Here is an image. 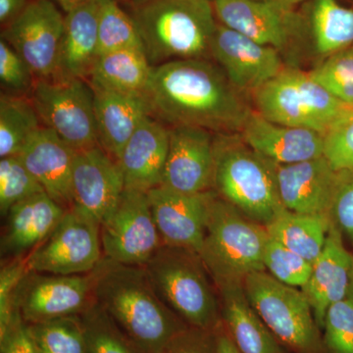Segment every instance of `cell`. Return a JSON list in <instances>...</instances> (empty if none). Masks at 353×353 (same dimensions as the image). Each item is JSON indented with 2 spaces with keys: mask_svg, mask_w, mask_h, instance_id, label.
Here are the masks:
<instances>
[{
  "mask_svg": "<svg viewBox=\"0 0 353 353\" xmlns=\"http://www.w3.org/2000/svg\"><path fill=\"white\" fill-rule=\"evenodd\" d=\"M243 94L218 65L185 59L153 67L146 97L152 117L167 127L234 134H241L253 112Z\"/></svg>",
  "mask_w": 353,
  "mask_h": 353,
  "instance_id": "6da1fadb",
  "label": "cell"
},
{
  "mask_svg": "<svg viewBox=\"0 0 353 353\" xmlns=\"http://www.w3.org/2000/svg\"><path fill=\"white\" fill-rule=\"evenodd\" d=\"M94 301L115 321L139 353H163L188 325L158 296L143 266L103 256L94 269Z\"/></svg>",
  "mask_w": 353,
  "mask_h": 353,
  "instance_id": "7a4b0ae2",
  "label": "cell"
},
{
  "mask_svg": "<svg viewBox=\"0 0 353 353\" xmlns=\"http://www.w3.org/2000/svg\"><path fill=\"white\" fill-rule=\"evenodd\" d=\"M132 17L153 67L211 58L217 29L212 0H152L132 9Z\"/></svg>",
  "mask_w": 353,
  "mask_h": 353,
  "instance_id": "3957f363",
  "label": "cell"
},
{
  "mask_svg": "<svg viewBox=\"0 0 353 353\" xmlns=\"http://www.w3.org/2000/svg\"><path fill=\"white\" fill-rule=\"evenodd\" d=\"M143 267L158 296L188 326L223 328L217 288L199 254L162 245Z\"/></svg>",
  "mask_w": 353,
  "mask_h": 353,
  "instance_id": "277c9868",
  "label": "cell"
},
{
  "mask_svg": "<svg viewBox=\"0 0 353 353\" xmlns=\"http://www.w3.org/2000/svg\"><path fill=\"white\" fill-rule=\"evenodd\" d=\"M216 194L266 226L283 208L271 162L246 145L240 134H216Z\"/></svg>",
  "mask_w": 353,
  "mask_h": 353,
  "instance_id": "5b68a950",
  "label": "cell"
},
{
  "mask_svg": "<svg viewBox=\"0 0 353 353\" xmlns=\"http://www.w3.org/2000/svg\"><path fill=\"white\" fill-rule=\"evenodd\" d=\"M266 227L243 215L219 196L211 204L205 239L199 256L214 283L243 282L265 271Z\"/></svg>",
  "mask_w": 353,
  "mask_h": 353,
  "instance_id": "8992f818",
  "label": "cell"
},
{
  "mask_svg": "<svg viewBox=\"0 0 353 353\" xmlns=\"http://www.w3.org/2000/svg\"><path fill=\"white\" fill-rule=\"evenodd\" d=\"M256 112L285 126L326 134L348 108L316 83L308 72L285 68L253 92Z\"/></svg>",
  "mask_w": 353,
  "mask_h": 353,
  "instance_id": "52a82bcc",
  "label": "cell"
},
{
  "mask_svg": "<svg viewBox=\"0 0 353 353\" xmlns=\"http://www.w3.org/2000/svg\"><path fill=\"white\" fill-rule=\"evenodd\" d=\"M243 287L279 343L292 353H324L321 329L303 290L279 282L266 271L248 275Z\"/></svg>",
  "mask_w": 353,
  "mask_h": 353,
  "instance_id": "ba28073f",
  "label": "cell"
},
{
  "mask_svg": "<svg viewBox=\"0 0 353 353\" xmlns=\"http://www.w3.org/2000/svg\"><path fill=\"white\" fill-rule=\"evenodd\" d=\"M43 127L78 152L99 145L94 94L80 79H41L30 97Z\"/></svg>",
  "mask_w": 353,
  "mask_h": 353,
  "instance_id": "9c48e42d",
  "label": "cell"
},
{
  "mask_svg": "<svg viewBox=\"0 0 353 353\" xmlns=\"http://www.w3.org/2000/svg\"><path fill=\"white\" fill-rule=\"evenodd\" d=\"M103 259L101 225L69 209L50 236L27 255L29 271L52 275H83Z\"/></svg>",
  "mask_w": 353,
  "mask_h": 353,
  "instance_id": "30bf717a",
  "label": "cell"
},
{
  "mask_svg": "<svg viewBox=\"0 0 353 353\" xmlns=\"http://www.w3.org/2000/svg\"><path fill=\"white\" fill-rule=\"evenodd\" d=\"M102 252L117 263L145 266L163 245L148 192L125 189L112 214L101 225Z\"/></svg>",
  "mask_w": 353,
  "mask_h": 353,
  "instance_id": "8fae6325",
  "label": "cell"
},
{
  "mask_svg": "<svg viewBox=\"0 0 353 353\" xmlns=\"http://www.w3.org/2000/svg\"><path fill=\"white\" fill-rule=\"evenodd\" d=\"M94 272L52 275L28 271L16 290L14 307L27 324L79 316L94 303Z\"/></svg>",
  "mask_w": 353,
  "mask_h": 353,
  "instance_id": "7c38bea8",
  "label": "cell"
},
{
  "mask_svg": "<svg viewBox=\"0 0 353 353\" xmlns=\"http://www.w3.org/2000/svg\"><path fill=\"white\" fill-rule=\"evenodd\" d=\"M50 0H32L17 19L1 29V39L29 65L38 80L57 73L65 15Z\"/></svg>",
  "mask_w": 353,
  "mask_h": 353,
  "instance_id": "4fadbf2b",
  "label": "cell"
},
{
  "mask_svg": "<svg viewBox=\"0 0 353 353\" xmlns=\"http://www.w3.org/2000/svg\"><path fill=\"white\" fill-rule=\"evenodd\" d=\"M272 166L283 208L301 214L330 216L341 185L352 173L336 170L325 157Z\"/></svg>",
  "mask_w": 353,
  "mask_h": 353,
  "instance_id": "5bb4252c",
  "label": "cell"
},
{
  "mask_svg": "<svg viewBox=\"0 0 353 353\" xmlns=\"http://www.w3.org/2000/svg\"><path fill=\"white\" fill-rule=\"evenodd\" d=\"M153 219L163 245L201 253L214 190L201 194H182L166 188L148 192Z\"/></svg>",
  "mask_w": 353,
  "mask_h": 353,
  "instance_id": "9a60e30c",
  "label": "cell"
},
{
  "mask_svg": "<svg viewBox=\"0 0 353 353\" xmlns=\"http://www.w3.org/2000/svg\"><path fill=\"white\" fill-rule=\"evenodd\" d=\"M214 139L213 132L201 128H169L168 155L160 185L189 194L212 190L215 174Z\"/></svg>",
  "mask_w": 353,
  "mask_h": 353,
  "instance_id": "2e32d148",
  "label": "cell"
},
{
  "mask_svg": "<svg viewBox=\"0 0 353 353\" xmlns=\"http://www.w3.org/2000/svg\"><path fill=\"white\" fill-rule=\"evenodd\" d=\"M211 58L234 88L254 92L285 69L280 51L218 23Z\"/></svg>",
  "mask_w": 353,
  "mask_h": 353,
  "instance_id": "e0dca14e",
  "label": "cell"
},
{
  "mask_svg": "<svg viewBox=\"0 0 353 353\" xmlns=\"http://www.w3.org/2000/svg\"><path fill=\"white\" fill-rule=\"evenodd\" d=\"M125 190L120 165L97 145L76 152L72 172L73 208L101 225Z\"/></svg>",
  "mask_w": 353,
  "mask_h": 353,
  "instance_id": "ac0fdd59",
  "label": "cell"
},
{
  "mask_svg": "<svg viewBox=\"0 0 353 353\" xmlns=\"http://www.w3.org/2000/svg\"><path fill=\"white\" fill-rule=\"evenodd\" d=\"M218 23L282 52L299 31L292 7L276 0H212Z\"/></svg>",
  "mask_w": 353,
  "mask_h": 353,
  "instance_id": "d6986e66",
  "label": "cell"
},
{
  "mask_svg": "<svg viewBox=\"0 0 353 353\" xmlns=\"http://www.w3.org/2000/svg\"><path fill=\"white\" fill-rule=\"evenodd\" d=\"M246 145L271 163L288 165L324 157L325 134L277 124L253 111L240 134Z\"/></svg>",
  "mask_w": 353,
  "mask_h": 353,
  "instance_id": "ffe728a7",
  "label": "cell"
},
{
  "mask_svg": "<svg viewBox=\"0 0 353 353\" xmlns=\"http://www.w3.org/2000/svg\"><path fill=\"white\" fill-rule=\"evenodd\" d=\"M352 272L353 253L345 248L340 229L332 224L321 254L313 262L310 278L301 289L321 331L328 309L347 299Z\"/></svg>",
  "mask_w": 353,
  "mask_h": 353,
  "instance_id": "44dd1931",
  "label": "cell"
},
{
  "mask_svg": "<svg viewBox=\"0 0 353 353\" xmlns=\"http://www.w3.org/2000/svg\"><path fill=\"white\" fill-rule=\"evenodd\" d=\"M76 152L54 132L41 127L18 154L44 192L66 210L74 205L72 172Z\"/></svg>",
  "mask_w": 353,
  "mask_h": 353,
  "instance_id": "7402d4cb",
  "label": "cell"
},
{
  "mask_svg": "<svg viewBox=\"0 0 353 353\" xmlns=\"http://www.w3.org/2000/svg\"><path fill=\"white\" fill-rule=\"evenodd\" d=\"M168 150L169 128L148 116L124 146L118 160L125 189L148 192L159 187Z\"/></svg>",
  "mask_w": 353,
  "mask_h": 353,
  "instance_id": "603a6c76",
  "label": "cell"
},
{
  "mask_svg": "<svg viewBox=\"0 0 353 353\" xmlns=\"http://www.w3.org/2000/svg\"><path fill=\"white\" fill-rule=\"evenodd\" d=\"M66 211L46 192L18 202L4 217L2 259L27 256L50 236Z\"/></svg>",
  "mask_w": 353,
  "mask_h": 353,
  "instance_id": "cb8c5ba5",
  "label": "cell"
},
{
  "mask_svg": "<svg viewBox=\"0 0 353 353\" xmlns=\"http://www.w3.org/2000/svg\"><path fill=\"white\" fill-rule=\"evenodd\" d=\"M97 141L118 162L123 148L139 125L152 116L146 94H127L92 88Z\"/></svg>",
  "mask_w": 353,
  "mask_h": 353,
  "instance_id": "d4e9b609",
  "label": "cell"
},
{
  "mask_svg": "<svg viewBox=\"0 0 353 353\" xmlns=\"http://www.w3.org/2000/svg\"><path fill=\"white\" fill-rule=\"evenodd\" d=\"M223 328L243 353H280L275 336L248 301L243 282L216 283Z\"/></svg>",
  "mask_w": 353,
  "mask_h": 353,
  "instance_id": "484cf974",
  "label": "cell"
},
{
  "mask_svg": "<svg viewBox=\"0 0 353 353\" xmlns=\"http://www.w3.org/2000/svg\"><path fill=\"white\" fill-rule=\"evenodd\" d=\"M99 1L65 14L57 73L52 79L88 81L99 57Z\"/></svg>",
  "mask_w": 353,
  "mask_h": 353,
  "instance_id": "4316f807",
  "label": "cell"
},
{
  "mask_svg": "<svg viewBox=\"0 0 353 353\" xmlns=\"http://www.w3.org/2000/svg\"><path fill=\"white\" fill-rule=\"evenodd\" d=\"M153 66L145 50L128 48L97 57L88 83L92 88L127 94H146Z\"/></svg>",
  "mask_w": 353,
  "mask_h": 353,
  "instance_id": "83f0119b",
  "label": "cell"
},
{
  "mask_svg": "<svg viewBox=\"0 0 353 353\" xmlns=\"http://www.w3.org/2000/svg\"><path fill=\"white\" fill-rule=\"evenodd\" d=\"M332 224L328 215L301 214L284 208L265 227L272 239L313 263L321 254Z\"/></svg>",
  "mask_w": 353,
  "mask_h": 353,
  "instance_id": "f1b7e54d",
  "label": "cell"
},
{
  "mask_svg": "<svg viewBox=\"0 0 353 353\" xmlns=\"http://www.w3.org/2000/svg\"><path fill=\"white\" fill-rule=\"evenodd\" d=\"M41 125L31 99L0 94V157L18 155Z\"/></svg>",
  "mask_w": 353,
  "mask_h": 353,
  "instance_id": "f546056e",
  "label": "cell"
},
{
  "mask_svg": "<svg viewBox=\"0 0 353 353\" xmlns=\"http://www.w3.org/2000/svg\"><path fill=\"white\" fill-rule=\"evenodd\" d=\"M311 24L319 54L330 57L353 44V10L338 0H314Z\"/></svg>",
  "mask_w": 353,
  "mask_h": 353,
  "instance_id": "4dcf8cb0",
  "label": "cell"
},
{
  "mask_svg": "<svg viewBox=\"0 0 353 353\" xmlns=\"http://www.w3.org/2000/svg\"><path fill=\"white\" fill-rule=\"evenodd\" d=\"M128 48L145 50L134 18L118 0H99V57Z\"/></svg>",
  "mask_w": 353,
  "mask_h": 353,
  "instance_id": "1f68e13d",
  "label": "cell"
},
{
  "mask_svg": "<svg viewBox=\"0 0 353 353\" xmlns=\"http://www.w3.org/2000/svg\"><path fill=\"white\" fill-rule=\"evenodd\" d=\"M28 328L41 353H88L80 316L28 324Z\"/></svg>",
  "mask_w": 353,
  "mask_h": 353,
  "instance_id": "d6a6232c",
  "label": "cell"
},
{
  "mask_svg": "<svg viewBox=\"0 0 353 353\" xmlns=\"http://www.w3.org/2000/svg\"><path fill=\"white\" fill-rule=\"evenodd\" d=\"M79 316L88 353H139L112 318L95 301Z\"/></svg>",
  "mask_w": 353,
  "mask_h": 353,
  "instance_id": "836d02e7",
  "label": "cell"
},
{
  "mask_svg": "<svg viewBox=\"0 0 353 353\" xmlns=\"http://www.w3.org/2000/svg\"><path fill=\"white\" fill-rule=\"evenodd\" d=\"M319 83L348 108H353V50L352 46L327 57L308 72Z\"/></svg>",
  "mask_w": 353,
  "mask_h": 353,
  "instance_id": "e575fe53",
  "label": "cell"
},
{
  "mask_svg": "<svg viewBox=\"0 0 353 353\" xmlns=\"http://www.w3.org/2000/svg\"><path fill=\"white\" fill-rule=\"evenodd\" d=\"M44 192L18 155L0 160V212L6 217L18 202Z\"/></svg>",
  "mask_w": 353,
  "mask_h": 353,
  "instance_id": "d590c367",
  "label": "cell"
},
{
  "mask_svg": "<svg viewBox=\"0 0 353 353\" xmlns=\"http://www.w3.org/2000/svg\"><path fill=\"white\" fill-rule=\"evenodd\" d=\"M265 271L283 284L303 289L310 278L312 263L271 236L265 246Z\"/></svg>",
  "mask_w": 353,
  "mask_h": 353,
  "instance_id": "8d00e7d4",
  "label": "cell"
},
{
  "mask_svg": "<svg viewBox=\"0 0 353 353\" xmlns=\"http://www.w3.org/2000/svg\"><path fill=\"white\" fill-rule=\"evenodd\" d=\"M324 353H353V299L333 304L322 329Z\"/></svg>",
  "mask_w": 353,
  "mask_h": 353,
  "instance_id": "74e56055",
  "label": "cell"
},
{
  "mask_svg": "<svg viewBox=\"0 0 353 353\" xmlns=\"http://www.w3.org/2000/svg\"><path fill=\"white\" fill-rule=\"evenodd\" d=\"M38 79L29 65L0 39V83L6 94L31 97Z\"/></svg>",
  "mask_w": 353,
  "mask_h": 353,
  "instance_id": "f35d334b",
  "label": "cell"
},
{
  "mask_svg": "<svg viewBox=\"0 0 353 353\" xmlns=\"http://www.w3.org/2000/svg\"><path fill=\"white\" fill-rule=\"evenodd\" d=\"M324 157L336 170L353 172V108L347 109L325 134Z\"/></svg>",
  "mask_w": 353,
  "mask_h": 353,
  "instance_id": "ab89813d",
  "label": "cell"
},
{
  "mask_svg": "<svg viewBox=\"0 0 353 353\" xmlns=\"http://www.w3.org/2000/svg\"><path fill=\"white\" fill-rule=\"evenodd\" d=\"M28 271L27 256L2 260L0 270V333L6 331L17 312L14 307L16 290Z\"/></svg>",
  "mask_w": 353,
  "mask_h": 353,
  "instance_id": "60d3db41",
  "label": "cell"
},
{
  "mask_svg": "<svg viewBox=\"0 0 353 353\" xmlns=\"http://www.w3.org/2000/svg\"><path fill=\"white\" fill-rule=\"evenodd\" d=\"M163 353H219L217 332L188 327L176 334Z\"/></svg>",
  "mask_w": 353,
  "mask_h": 353,
  "instance_id": "b9f144b4",
  "label": "cell"
},
{
  "mask_svg": "<svg viewBox=\"0 0 353 353\" xmlns=\"http://www.w3.org/2000/svg\"><path fill=\"white\" fill-rule=\"evenodd\" d=\"M330 218L353 246V172L341 185L332 205Z\"/></svg>",
  "mask_w": 353,
  "mask_h": 353,
  "instance_id": "7bdbcfd3",
  "label": "cell"
},
{
  "mask_svg": "<svg viewBox=\"0 0 353 353\" xmlns=\"http://www.w3.org/2000/svg\"><path fill=\"white\" fill-rule=\"evenodd\" d=\"M0 353H41L18 310L6 331L0 333Z\"/></svg>",
  "mask_w": 353,
  "mask_h": 353,
  "instance_id": "ee69618b",
  "label": "cell"
},
{
  "mask_svg": "<svg viewBox=\"0 0 353 353\" xmlns=\"http://www.w3.org/2000/svg\"><path fill=\"white\" fill-rule=\"evenodd\" d=\"M30 0H0V25L1 29L11 24L24 12Z\"/></svg>",
  "mask_w": 353,
  "mask_h": 353,
  "instance_id": "f6af8a7d",
  "label": "cell"
},
{
  "mask_svg": "<svg viewBox=\"0 0 353 353\" xmlns=\"http://www.w3.org/2000/svg\"><path fill=\"white\" fill-rule=\"evenodd\" d=\"M217 345L219 353H243L228 336L224 328L217 332Z\"/></svg>",
  "mask_w": 353,
  "mask_h": 353,
  "instance_id": "bcb514c9",
  "label": "cell"
},
{
  "mask_svg": "<svg viewBox=\"0 0 353 353\" xmlns=\"http://www.w3.org/2000/svg\"><path fill=\"white\" fill-rule=\"evenodd\" d=\"M50 1L54 2L66 14L77 7L85 6L90 2L99 1V0H50Z\"/></svg>",
  "mask_w": 353,
  "mask_h": 353,
  "instance_id": "7dc6e473",
  "label": "cell"
},
{
  "mask_svg": "<svg viewBox=\"0 0 353 353\" xmlns=\"http://www.w3.org/2000/svg\"><path fill=\"white\" fill-rule=\"evenodd\" d=\"M119 2H124L128 6H131L132 9L139 8V7L145 6L152 0H118Z\"/></svg>",
  "mask_w": 353,
  "mask_h": 353,
  "instance_id": "c3c4849f",
  "label": "cell"
},
{
  "mask_svg": "<svg viewBox=\"0 0 353 353\" xmlns=\"http://www.w3.org/2000/svg\"><path fill=\"white\" fill-rule=\"evenodd\" d=\"M276 1L281 2V3L285 4V6L294 7L296 4L301 3L303 0H276Z\"/></svg>",
  "mask_w": 353,
  "mask_h": 353,
  "instance_id": "681fc988",
  "label": "cell"
},
{
  "mask_svg": "<svg viewBox=\"0 0 353 353\" xmlns=\"http://www.w3.org/2000/svg\"><path fill=\"white\" fill-rule=\"evenodd\" d=\"M348 297H350V299H353V272H352V284H350V294H348Z\"/></svg>",
  "mask_w": 353,
  "mask_h": 353,
  "instance_id": "f907efd6",
  "label": "cell"
},
{
  "mask_svg": "<svg viewBox=\"0 0 353 353\" xmlns=\"http://www.w3.org/2000/svg\"><path fill=\"white\" fill-rule=\"evenodd\" d=\"M280 353H285L284 350H282V352H281Z\"/></svg>",
  "mask_w": 353,
  "mask_h": 353,
  "instance_id": "816d5d0a",
  "label": "cell"
},
{
  "mask_svg": "<svg viewBox=\"0 0 353 353\" xmlns=\"http://www.w3.org/2000/svg\"><path fill=\"white\" fill-rule=\"evenodd\" d=\"M352 50H353V44H352Z\"/></svg>",
  "mask_w": 353,
  "mask_h": 353,
  "instance_id": "f5cc1de1",
  "label": "cell"
}]
</instances>
